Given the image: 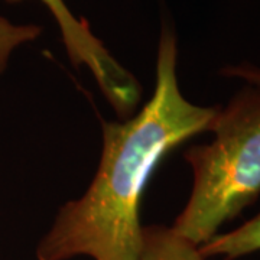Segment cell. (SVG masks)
Segmentation results:
<instances>
[{"label": "cell", "instance_id": "obj_1", "mask_svg": "<svg viewBox=\"0 0 260 260\" xmlns=\"http://www.w3.org/2000/svg\"><path fill=\"white\" fill-rule=\"evenodd\" d=\"M177 58V37L164 28L152 97L138 114L103 124L102 159L93 181L78 200L59 208L38 244V260H138L140 205L149 179L168 153L210 129L220 110L184 97Z\"/></svg>", "mask_w": 260, "mask_h": 260}, {"label": "cell", "instance_id": "obj_2", "mask_svg": "<svg viewBox=\"0 0 260 260\" xmlns=\"http://www.w3.org/2000/svg\"><path fill=\"white\" fill-rule=\"evenodd\" d=\"M215 138L185 152L194 184L172 229L198 247L260 195V84L244 87L210 126Z\"/></svg>", "mask_w": 260, "mask_h": 260}, {"label": "cell", "instance_id": "obj_3", "mask_svg": "<svg viewBox=\"0 0 260 260\" xmlns=\"http://www.w3.org/2000/svg\"><path fill=\"white\" fill-rule=\"evenodd\" d=\"M5 2L18 3L20 0ZM41 2L56 20L71 62L75 67L85 65L116 113L123 119H129L130 113L139 104L142 94L138 80L114 59L99 38L94 37L85 20L75 18L64 0Z\"/></svg>", "mask_w": 260, "mask_h": 260}, {"label": "cell", "instance_id": "obj_4", "mask_svg": "<svg viewBox=\"0 0 260 260\" xmlns=\"http://www.w3.org/2000/svg\"><path fill=\"white\" fill-rule=\"evenodd\" d=\"M138 260H205L200 247L172 227L146 225L142 232Z\"/></svg>", "mask_w": 260, "mask_h": 260}, {"label": "cell", "instance_id": "obj_5", "mask_svg": "<svg viewBox=\"0 0 260 260\" xmlns=\"http://www.w3.org/2000/svg\"><path fill=\"white\" fill-rule=\"evenodd\" d=\"M257 250H260V214L239 229L217 234L210 242L200 246V253L204 259L220 256L224 260H236Z\"/></svg>", "mask_w": 260, "mask_h": 260}, {"label": "cell", "instance_id": "obj_6", "mask_svg": "<svg viewBox=\"0 0 260 260\" xmlns=\"http://www.w3.org/2000/svg\"><path fill=\"white\" fill-rule=\"evenodd\" d=\"M41 32L42 28L38 25H18L0 16V74L6 70L12 54L23 44L39 38Z\"/></svg>", "mask_w": 260, "mask_h": 260}, {"label": "cell", "instance_id": "obj_7", "mask_svg": "<svg viewBox=\"0 0 260 260\" xmlns=\"http://www.w3.org/2000/svg\"><path fill=\"white\" fill-rule=\"evenodd\" d=\"M224 74L234 75V77H242L244 80H247L250 84H260V70L259 68H253L249 65H243V67H233L227 68L223 71Z\"/></svg>", "mask_w": 260, "mask_h": 260}]
</instances>
